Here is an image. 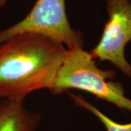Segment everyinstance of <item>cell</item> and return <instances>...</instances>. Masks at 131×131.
<instances>
[{
	"instance_id": "cell-4",
	"label": "cell",
	"mask_w": 131,
	"mask_h": 131,
	"mask_svg": "<svg viewBox=\"0 0 131 131\" xmlns=\"http://www.w3.org/2000/svg\"><path fill=\"white\" fill-rule=\"evenodd\" d=\"M106 11L101 37L90 54L94 60L109 61L131 78V64L125 56V46L131 41L130 0H107Z\"/></svg>"
},
{
	"instance_id": "cell-1",
	"label": "cell",
	"mask_w": 131,
	"mask_h": 131,
	"mask_svg": "<svg viewBox=\"0 0 131 131\" xmlns=\"http://www.w3.org/2000/svg\"><path fill=\"white\" fill-rule=\"evenodd\" d=\"M67 48L51 38L23 33L0 45V99L24 102L33 92L51 89Z\"/></svg>"
},
{
	"instance_id": "cell-5",
	"label": "cell",
	"mask_w": 131,
	"mask_h": 131,
	"mask_svg": "<svg viewBox=\"0 0 131 131\" xmlns=\"http://www.w3.org/2000/svg\"><path fill=\"white\" fill-rule=\"evenodd\" d=\"M40 121V114L29 111L21 101L0 102V131H36Z\"/></svg>"
},
{
	"instance_id": "cell-2",
	"label": "cell",
	"mask_w": 131,
	"mask_h": 131,
	"mask_svg": "<svg viewBox=\"0 0 131 131\" xmlns=\"http://www.w3.org/2000/svg\"><path fill=\"white\" fill-rule=\"evenodd\" d=\"M115 76L116 71L113 69H99L89 52L83 47L67 48L50 91L54 95H61L69 89L80 90L120 109L131 112V99L125 96L123 84L113 81Z\"/></svg>"
},
{
	"instance_id": "cell-3",
	"label": "cell",
	"mask_w": 131,
	"mask_h": 131,
	"mask_svg": "<svg viewBox=\"0 0 131 131\" xmlns=\"http://www.w3.org/2000/svg\"><path fill=\"white\" fill-rule=\"evenodd\" d=\"M23 33H36L51 38L68 49L83 47L82 34L71 26L65 0H37L23 20L0 31V45Z\"/></svg>"
},
{
	"instance_id": "cell-6",
	"label": "cell",
	"mask_w": 131,
	"mask_h": 131,
	"mask_svg": "<svg viewBox=\"0 0 131 131\" xmlns=\"http://www.w3.org/2000/svg\"><path fill=\"white\" fill-rule=\"evenodd\" d=\"M66 93H68L70 98L77 106L86 109L87 111L92 113L96 118H98L101 124H103V126L105 127L106 131H131V122L127 124H120L115 122L105 114H103L101 111H100L92 103L84 100L82 95H76L69 91Z\"/></svg>"
},
{
	"instance_id": "cell-7",
	"label": "cell",
	"mask_w": 131,
	"mask_h": 131,
	"mask_svg": "<svg viewBox=\"0 0 131 131\" xmlns=\"http://www.w3.org/2000/svg\"><path fill=\"white\" fill-rule=\"evenodd\" d=\"M9 0H0V7H5L6 4L8 2Z\"/></svg>"
}]
</instances>
